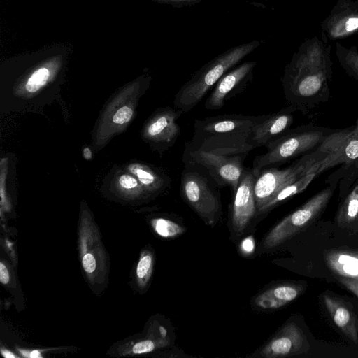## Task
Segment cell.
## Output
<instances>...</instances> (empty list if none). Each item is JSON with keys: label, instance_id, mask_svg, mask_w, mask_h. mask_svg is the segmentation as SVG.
I'll list each match as a JSON object with an SVG mask.
<instances>
[{"label": "cell", "instance_id": "5bb4252c", "mask_svg": "<svg viewBox=\"0 0 358 358\" xmlns=\"http://www.w3.org/2000/svg\"><path fill=\"white\" fill-rule=\"evenodd\" d=\"M293 106L282 108L278 112L263 115L252 128L250 144L255 149L265 146L287 132L294 122Z\"/></svg>", "mask_w": 358, "mask_h": 358}, {"label": "cell", "instance_id": "277c9868", "mask_svg": "<svg viewBox=\"0 0 358 358\" xmlns=\"http://www.w3.org/2000/svg\"><path fill=\"white\" fill-rule=\"evenodd\" d=\"M333 131L315 127L289 130L268 143L266 152L257 156L251 168L255 177L264 169L279 166L306 152L316 148Z\"/></svg>", "mask_w": 358, "mask_h": 358}, {"label": "cell", "instance_id": "f546056e", "mask_svg": "<svg viewBox=\"0 0 358 358\" xmlns=\"http://www.w3.org/2000/svg\"><path fill=\"white\" fill-rule=\"evenodd\" d=\"M339 281L358 297V278L341 277Z\"/></svg>", "mask_w": 358, "mask_h": 358}, {"label": "cell", "instance_id": "9a60e30c", "mask_svg": "<svg viewBox=\"0 0 358 358\" xmlns=\"http://www.w3.org/2000/svg\"><path fill=\"white\" fill-rule=\"evenodd\" d=\"M301 285L289 282H276L259 292L250 301L252 310L269 313L294 301L302 293Z\"/></svg>", "mask_w": 358, "mask_h": 358}, {"label": "cell", "instance_id": "6da1fadb", "mask_svg": "<svg viewBox=\"0 0 358 358\" xmlns=\"http://www.w3.org/2000/svg\"><path fill=\"white\" fill-rule=\"evenodd\" d=\"M304 50L300 49L286 66L282 83L289 104L306 113L329 98L331 69L319 50Z\"/></svg>", "mask_w": 358, "mask_h": 358}, {"label": "cell", "instance_id": "44dd1931", "mask_svg": "<svg viewBox=\"0 0 358 358\" xmlns=\"http://www.w3.org/2000/svg\"><path fill=\"white\" fill-rule=\"evenodd\" d=\"M50 78V72L45 67L36 70L26 80L22 90L24 95L33 96L46 85Z\"/></svg>", "mask_w": 358, "mask_h": 358}, {"label": "cell", "instance_id": "2e32d148", "mask_svg": "<svg viewBox=\"0 0 358 358\" xmlns=\"http://www.w3.org/2000/svg\"><path fill=\"white\" fill-rule=\"evenodd\" d=\"M325 306L335 324L355 343H358V322L352 308L340 299L324 294Z\"/></svg>", "mask_w": 358, "mask_h": 358}, {"label": "cell", "instance_id": "ffe728a7", "mask_svg": "<svg viewBox=\"0 0 358 358\" xmlns=\"http://www.w3.org/2000/svg\"><path fill=\"white\" fill-rule=\"evenodd\" d=\"M352 182V187L339 208L336 221L341 226H346L358 220V176L343 179Z\"/></svg>", "mask_w": 358, "mask_h": 358}, {"label": "cell", "instance_id": "e0dca14e", "mask_svg": "<svg viewBox=\"0 0 358 358\" xmlns=\"http://www.w3.org/2000/svg\"><path fill=\"white\" fill-rule=\"evenodd\" d=\"M326 264L341 277L358 278V252L333 250L324 253Z\"/></svg>", "mask_w": 358, "mask_h": 358}, {"label": "cell", "instance_id": "ba28073f", "mask_svg": "<svg viewBox=\"0 0 358 358\" xmlns=\"http://www.w3.org/2000/svg\"><path fill=\"white\" fill-rule=\"evenodd\" d=\"M248 154L227 155L195 150L185 145L183 162L203 169L219 187L229 186L234 194L244 172Z\"/></svg>", "mask_w": 358, "mask_h": 358}, {"label": "cell", "instance_id": "7402d4cb", "mask_svg": "<svg viewBox=\"0 0 358 358\" xmlns=\"http://www.w3.org/2000/svg\"><path fill=\"white\" fill-rule=\"evenodd\" d=\"M155 231L166 238H176L185 231V228L178 222L164 217L155 218L151 221Z\"/></svg>", "mask_w": 358, "mask_h": 358}, {"label": "cell", "instance_id": "e575fe53", "mask_svg": "<svg viewBox=\"0 0 358 358\" xmlns=\"http://www.w3.org/2000/svg\"><path fill=\"white\" fill-rule=\"evenodd\" d=\"M83 157L87 160H90L92 159V152L90 149L87 147L83 148Z\"/></svg>", "mask_w": 358, "mask_h": 358}, {"label": "cell", "instance_id": "5b68a950", "mask_svg": "<svg viewBox=\"0 0 358 358\" xmlns=\"http://www.w3.org/2000/svg\"><path fill=\"white\" fill-rule=\"evenodd\" d=\"M324 155L316 148L285 168L262 169L255 177L254 194L258 211L282 188L309 173L320 174Z\"/></svg>", "mask_w": 358, "mask_h": 358}, {"label": "cell", "instance_id": "ac0fdd59", "mask_svg": "<svg viewBox=\"0 0 358 358\" xmlns=\"http://www.w3.org/2000/svg\"><path fill=\"white\" fill-rule=\"evenodd\" d=\"M129 170L146 191L159 192L171 184V178L168 176L147 165L133 164L129 166Z\"/></svg>", "mask_w": 358, "mask_h": 358}, {"label": "cell", "instance_id": "484cf974", "mask_svg": "<svg viewBox=\"0 0 358 358\" xmlns=\"http://www.w3.org/2000/svg\"><path fill=\"white\" fill-rule=\"evenodd\" d=\"M167 346L169 345L164 342L149 338L135 343L132 348V352L134 354H143L150 352L156 348H164Z\"/></svg>", "mask_w": 358, "mask_h": 358}, {"label": "cell", "instance_id": "7a4b0ae2", "mask_svg": "<svg viewBox=\"0 0 358 358\" xmlns=\"http://www.w3.org/2000/svg\"><path fill=\"white\" fill-rule=\"evenodd\" d=\"M262 115L225 114L196 120L194 133L185 145L191 148L220 155L248 154L252 127Z\"/></svg>", "mask_w": 358, "mask_h": 358}, {"label": "cell", "instance_id": "cb8c5ba5", "mask_svg": "<svg viewBox=\"0 0 358 358\" xmlns=\"http://www.w3.org/2000/svg\"><path fill=\"white\" fill-rule=\"evenodd\" d=\"M154 265V257L151 252L142 253L136 267V277L138 284L145 286L152 275Z\"/></svg>", "mask_w": 358, "mask_h": 358}, {"label": "cell", "instance_id": "8fae6325", "mask_svg": "<svg viewBox=\"0 0 358 358\" xmlns=\"http://www.w3.org/2000/svg\"><path fill=\"white\" fill-rule=\"evenodd\" d=\"M307 338L294 322H287L261 348L248 355L255 358H280L306 353Z\"/></svg>", "mask_w": 358, "mask_h": 358}, {"label": "cell", "instance_id": "f1b7e54d", "mask_svg": "<svg viewBox=\"0 0 358 358\" xmlns=\"http://www.w3.org/2000/svg\"><path fill=\"white\" fill-rule=\"evenodd\" d=\"M162 3L170 5L174 8H183L194 6L203 0H155Z\"/></svg>", "mask_w": 358, "mask_h": 358}, {"label": "cell", "instance_id": "d6986e66", "mask_svg": "<svg viewBox=\"0 0 358 358\" xmlns=\"http://www.w3.org/2000/svg\"><path fill=\"white\" fill-rule=\"evenodd\" d=\"M309 173L279 190L257 213V217L267 214L289 198L303 192L317 176Z\"/></svg>", "mask_w": 358, "mask_h": 358}, {"label": "cell", "instance_id": "8992f818", "mask_svg": "<svg viewBox=\"0 0 358 358\" xmlns=\"http://www.w3.org/2000/svg\"><path fill=\"white\" fill-rule=\"evenodd\" d=\"M336 186L334 182L323 189L275 225L262 239L261 252L276 248L312 223L324 210Z\"/></svg>", "mask_w": 358, "mask_h": 358}, {"label": "cell", "instance_id": "4fadbf2b", "mask_svg": "<svg viewBox=\"0 0 358 358\" xmlns=\"http://www.w3.org/2000/svg\"><path fill=\"white\" fill-rule=\"evenodd\" d=\"M183 113L176 108H160L148 120L144 129V136L159 151L168 150L180 135L178 120Z\"/></svg>", "mask_w": 358, "mask_h": 358}, {"label": "cell", "instance_id": "603a6c76", "mask_svg": "<svg viewBox=\"0 0 358 358\" xmlns=\"http://www.w3.org/2000/svg\"><path fill=\"white\" fill-rule=\"evenodd\" d=\"M358 30V15H343L332 22L329 33L333 38L345 36Z\"/></svg>", "mask_w": 358, "mask_h": 358}, {"label": "cell", "instance_id": "4316f807", "mask_svg": "<svg viewBox=\"0 0 358 358\" xmlns=\"http://www.w3.org/2000/svg\"><path fill=\"white\" fill-rule=\"evenodd\" d=\"M134 115V110L129 106H122L113 115V122L122 125L128 123Z\"/></svg>", "mask_w": 358, "mask_h": 358}, {"label": "cell", "instance_id": "d6a6232c", "mask_svg": "<svg viewBox=\"0 0 358 358\" xmlns=\"http://www.w3.org/2000/svg\"><path fill=\"white\" fill-rule=\"evenodd\" d=\"M24 357H31V358H38V357H42L41 355V352L38 350H33V351H31L29 352V354H25L24 355Z\"/></svg>", "mask_w": 358, "mask_h": 358}, {"label": "cell", "instance_id": "1f68e13d", "mask_svg": "<svg viewBox=\"0 0 358 358\" xmlns=\"http://www.w3.org/2000/svg\"><path fill=\"white\" fill-rule=\"evenodd\" d=\"M0 281L3 285H6L10 281L8 270L3 262H0Z\"/></svg>", "mask_w": 358, "mask_h": 358}, {"label": "cell", "instance_id": "7c38bea8", "mask_svg": "<svg viewBox=\"0 0 358 358\" xmlns=\"http://www.w3.org/2000/svg\"><path fill=\"white\" fill-rule=\"evenodd\" d=\"M256 65L254 61L245 62L225 73L215 85L205 102V108L219 110L228 99L243 90L252 79Z\"/></svg>", "mask_w": 358, "mask_h": 358}, {"label": "cell", "instance_id": "52a82bcc", "mask_svg": "<svg viewBox=\"0 0 358 358\" xmlns=\"http://www.w3.org/2000/svg\"><path fill=\"white\" fill-rule=\"evenodd\" d=\"M180 195L206 224L217 223L222 215L220 194L206 176L187 166L181 174Z\"/></svg>", "mask_w": 358, "mask_h": 358}, {"label": "cell", "instance_id": "8d00e7d4", "mask_svg": "<svg viewBox=\"0 0 358 358\" xmlns=\"http://www.w3.org/2000/svg\"><path fill=\"white\" fill-rule=\"evenodd\" d=\"M355 174H357V175L358 176V172H357V173H356Z\"/></svg>", "mask_w": 358, "mask_h": 358}, {"label": "cell", "instance_id": "30bf717a", "mask_svg": "<svg viewBox=\"0 0 358 358\" xmlns=\"http://www.w3.org/2000/svg\"><path fill=\"white\" fill-rule=\"evenodd\" d=\"M255 176L252 169L245 168L236 192L233 194L231 227L235 238L243 235L257 217L254 194Z\"/></svg>", "mask_w": 358, "mask_h": 358}, {"label": "cell", "instance_id": "3957f363", "mask_svg": "<svg viewBox=\"0 0 358 358\" xmlns=\"http://www.w3.org/2000/svg\"><path fill=\"white\" fill-rule=\"evenodd\" d=\"M259 45V41L252 40L234 46L203 65L176 93L173 99L175 108L184 113L192 110L225 73Z\"/></svg>", "mask_w": 358, "mask_h": 358}, {"label": "cell", "instance_id": "d590c367", "mask_svg": "<svg viewBox=\"0 0 358 358\" xmlns=\"http://www.w3.org/2000/svg\"><path fill=\"white\" fill-rule=\"evenodd\" d=\"M355 127H356V129H357V130L358 131V121H357V125L355 126Z\"/></svg>", "mask_w": 358, "mask_h": 358}, {"label": "cell", "instance_id": "9c48e42d", "mask_svg": "<svg viewBox=\"0 0 358 358\" xmlns=\"http://www.w3.org/2000/svg\"><path fill=\"white\" fill-rule=\"evenodd\" d=\"M316 149L324 155L320 173L343 165V177L358 172V131L355 127L333 131Z\"/></svg>", "mask_w": 358, "mask_h": 358}, {"label": "cell", "instance_id": "d4e9b609", "mask_svg": "<svg viewBox=\"0 0 358 358\" xmlns=\"http://www.w3.org/2000/svg\"><path fill=\"white\" fill-rule=\"evenodd\" d=\"M117 185L122 190L131 194H140L145 190L133 174H122L117 180Z\"/></svg>", "mask_w": 358, "mask_h": 358}, {"label": "cell", "instance_id": "4dcf8cb0", "mask_svg": "<svg viewBox=\"0 0 358 358\" xmlns=\"http://www.w3.org/2000/svg\"><path fill=\"white\" fill-rule=\"evenodd\" d=\"M255 246L253 238L251 236H248L242 241L240 248L244 255H250L253 252Z\"/></svg>", "mask_w": 358, "mask_h": 358}, {"label": "cell", "instance_id": "836d02e7", "mask_svg": "<svg viewBox=\"0 0 358 358\" xmlns=\"http://www.w3.org/2000/svg\"><path fill=\"white\" fill-rule=\"evenodd\" d=\"M1 354L2 355L6 357V358H15L16 357V355H15L12 352L6 350V349H3L1 348Z\"/></svg>", "mask_w": 358, "mask_h": 358}, {"label": "cell", "instance_id": "83f0119b", "mask_svg": "<svg viewBox=\"0 0 358 358\" xmlns=\"http://www.w3.org/2000/svg\"><path fill=\"white\" fill-rule=\"evenodd\" d=\"M345 64L352 75L358 79V53H348L345 58Z\"/></svg>", "mask_w": 358, "mask_h": 358}]
</instances>
